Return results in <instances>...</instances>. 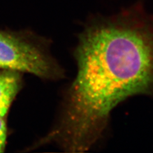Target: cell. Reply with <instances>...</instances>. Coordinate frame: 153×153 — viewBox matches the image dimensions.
<instances>
[{
	"label": "cell",
	"instance_id": "3",
	"mask_svg": "<svg viewBox=\"0 0 153 153\" xmlns=\"http://www.w3.org/2000/svg\"><path fill=\"white\" fill-rule=\"evenodd\" d=\"M19 71L4 70L0 71V117L4 118L21 88Z\"/></svg>",
	"mask_w": 153,
	"mask_h": 153
},
{
	"label": "cell",
	"instance_id": "4",
	"mask_svg": "<svg viewBox=\"0 0 153 153\" xmlns=\"http://www.w3.org/2000/svg\"><path fill=\"white\" fill-rule=\"evenodd\" d=\"M7 138L6 123L3 117H0V152H3L5 148Z\"/></svg>",
	"mask_w": 153,
	"mask_h": 153
},
{
	"label": "cell",
	"instance_id": "1",
	"mask_svg": "<svg viewBox=\"0 0 153 153\" xmlns=\"http://www.w3.org/2000/svg\"><path fill=\"white\" fill-rule=\"evenodd\" d=\"M76 75L56 126L38 143L88 151L104 135L112 110L135 95L153 97V16L142 1L111 16H93L74 52Z\"/></svg>",
	"mask_w": 153,
	"mask_h": 153
},
{
	"label": "cell",
	"instance_id": "2",
	"mask_svg": "<svg viewBox=\"0 0 153 153\" xmlns=\"http://www.w3.org/2000/svg\"><path fill=\"white\" fill-rule=\"evenodd\" d=\"M0 68L27 72L48 80L65 77L46 40L31 33L0 30Z\"/></svg>",
	"mask_w": 153,
	"mask_h": 153
}]
</instances>
